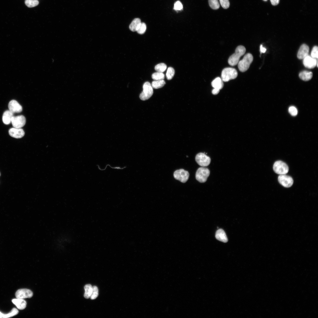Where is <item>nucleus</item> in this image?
<instances>
[{"label":"nucleus","instance_id":"obj_1","mask_svg":"<svg viewBox=\"0 0 318 318\" xmlns=\"http://www.w3.org/2000/svg\"><path fill=\"white\" fill-rule=\"evenodd\" d=\"M246 49L244 47L239 45L236 48L235 53L229 58L228 62L231 66L237 65L239 61L240 57L245 53Z\"/></svg>","mask_w":318,"mask_h":318},{"label":"nucleus","instance_id":"obj_2","mask_svg":"<svg viewBox=\"0 0 318 318\" xmlns=\"http://www.w3.org/2000/svg\"><path fill=\"white\" fill-rule=\"evenodd\" d=\"M253 60V57L252 54L250 53L246 54L243 59L239 61L238 63V67L239 71L242 72L247 71Z\"/></svg>","mask_w":318,"mask_h":318},{"label":"nucleus","instance_id":"obj_3","mask_svg":"<svg viewBox=\"0 0 318 318\" xmlns=\"http://www.w3.org/2000/svg\"><path fill=\"white\" fill-rule=\"evenodd\" d=\"M237 75V72L235 68L226 67L222 71L221 79L223 81L227 82L231 80L235 79Z\"/></svg>","mask_w":318,"mask_h":318},{"label":"nucleus","instance_id":"obj_4","mask_svg":"<svg viewBox=\"0 0 318 318\" xmlns=\"http://www.w3.org/2000/svg\"><path fill=\"white\" fill-rule=\"evenodd\" d=\"M143 91L140 95V99L145 100L150 98L153 94V90L151 85L148 82H145L143 86Z\"/></svg>","mask_w":318,"mask_h":318},{"label":"nucleus","instance_id":"obj_5","mask_svg":"<svg viewBox=\"0 0 318 318\" xmlns=\"http://www.w3.org/2000/svg\"><path fill=\"white\" fill-rule=\"evenodd\" d=\"M210 173V170L208 168L203 167H200L196 172V179L200 183H204L207 180Z\"/></svg>","mask_w":318,"mask_h":318},{"label":"nucleus","instance_id":"obj_6","mask_svg":"<svg viewBox=\"0 0 318 318\" xmlns=\"http://www.w3.org/2000/svg\"><path fill=\"white\" fill-rule=\"evenodd\" d=\"M273 168L275 173L279 175L286 174L289 170L287 165L280 160L277 161L274 163Z\"/></svg>","mask_w":318,"mask_h":318},{"label":"nucleus","instance_id":"obj_7","mask_svg":"<svg viewBox=\"0 0 318 318\" xmlns=\"http://www.w3.org/2000/svg\"><path fill=\"white\" fill-rule=\"evenodd\" d=\"M195 160L199 165L203 167L208 166L211 161L210 158L202 153H199L196 155Z\"/></svg>","mask_w":318,"mask_h":318},{"label":"nucleus","instance_id":"obj_8","mask_svg":"<svg viewBox=\"0 0 318 318\" xmlns=\"http://www.w3.org/2000/svg\"><path fill=\"white\" fill-rule=\"evenodd\" d=\"M173 176L176 179L185 183L188 180L189 174L188 171L181 169L176 170L174 173Z\"/></svg>","mask_w":318,"mask_h":318},{"label":"nucleus","instance_id":"obj_9","mask_svg":"<svg viewBox=\"0 0 318 318\" xmlns=\"http://www.w3.org/2000/svg\"><path fill=\"white\" fill-rule=\"evenodd\" d=\"M11 122L14 127L21 128L25 125L26 120L24 116L22 115L13 116Z\"/></svg>","mask_w":318,"mask_h":318},{"label":"nucleus","instance_id":"obj_10","mask_svg":"<svg viewBox=\"0 0 318 318\" xmlns=\"http://www.w3.org/2000/svg\"><path fill=\"white\" fill-rule=\"evenodd\" d=\"M278 180L281 184L286 188L291 187L293 183L292 178L285 174L280 175L278 177Z\"/></svg>","mask_w":318,"mask_h":318},{"label":"nucleus","instance_id":"obj_11","mask_svg":"<svg viewBox=\"0 0 318 318\" xmlns=\"http://www.w3.org/2000/svg\"><path fill=\"white\" fill-rule=\"evenodd\" d=\"M303 64L306 68L312 69L318 66L317 59L313 58L309 55L303 59Z\"/></svg>","mask_w":318,"mask_h":318},{"label":"nucleus","instance_id":"obj_12","mask_svg":"<svg viewBox=\"0 0 318 318\" xmlns=\"http://www.w3.org/2000/svg\"><path fill=\"white\" fill-rule=\"evenodd\" d=\"M15 295L17 298L24 299L31 298L33 295L32 292L30 290L26 289H18L16 292Z\"/></svg>","mask_w":318,"mask_h":318},{"label":"nucleus","instance_id":"obj_13","mask_svg":"<svg viewBox=\"0 0 318 318\" xmlns=\"http://www.w3.org/2000/svg\"><path fill=\"white\" fill-rule=\"evenodd\" d=\"M8 108L9 110L13 113L20 112L22 110L21 105L15 100H12L9 102Z\"/></svg>","mask_w":318,"mask_h":318},{"label":"nucleus","instance_id":"obj_14","mask_svg":"<svg viewBox=\"0 0 318 318\" xmlns=\"http://www.w3.org/2000/svg\"><path fill=\"white\" fill-rule=\"evenodd\" d=\"M9 133L10 136L16 138H21L24 136L25 134L23 129L14 127L10 128L9 130Z\"/></svg>","mask_w":318,"mask_h":318},{"label":"nucleus","instance_id":"obj_15","mask_svg":"<svg viewBox=\"0 0 318 318\" xmlns=\"http://www.w3.org/2000/svg\"><path fill=\"white\" fill-rule=\"evenodd\" d=\"M309 47L305 44H302L298 52L297 57L299 59H303L308 55Z\"/></svg>","mask_w":318,"mask_h":318},{"label":"nucleus","instance_id":"obj_16","mask_svg":"<svg viewBox=\"0 0 318 318\" xmlns=\"http://www.w3.org/2000/svg\"><path fill=\"white\" fill-rule=\"evenodd\" d=\"M12 302L20 310L24 309L26 307V302L24 299H14L12 300Z\"/></svg>","mask_w":318,"mask_h":318},{"label":"nucleus","instance_id":"obj_17","mask_svg":"<svg viewBox=\"0 0 318 318\" xmlns=\"http://www.w3.org/2000/svg\"><path fill=\"white\" fill-rule=\"evenodd\" d=\"M215 237L216 239L224 243H226L228 241L225 231L222 229H219L216 231Z\"/></svg>","mask_w":318,"mask_h":318},{"label":"nucleus","instance_id":"obj_18","mask_svg":"<svg viewBox=\"0 0 318 318\" xmlns=\"http://www.w3.org/2000/svg\"><path fill=\"white\" fill-rule=\"evenodd\" d=\"M14 113L9 110L5 111L3 115L2 121L3 123L6 125L9 124L11 122L12 117L14 116Z\"/></svg>","mask_w":318,"mask_h":318},{"label":"nucleus","instance_id":"obj_19","mask_svg":"<svg viewBox=\"0 0 318 318\" xmlns=\"http://www.w3.org/2000/svg\"><path fill=\"white\" fill-rule=\"evenodd\" d=\"M313 74L311 72L304 71L301 72L299 74V78L304 81H308L312 78Z\"/></svg>","mask_w":318,"mask_h":318},{"label":"nucleus","instance_id":"obj_20","mask_svg":"<svg viewBox=\"0 0 318 318\" xmlns=\"http://www.w3.org/2000/svg\"><path fill=\"white\" fill-rule=\"evenodd\" d=\"M141 22L140 19L138 18L135 19L129 25V29L132 32L136 31L140 25Z\"/></svg>","mask_w":318,"mask_h":318},{"label":"nucleus","instance_id":"obj_21","mask_svg":"<svg viewBox=\"0 0 318 318\" xmlns=\"http://www.w3.org/2000/svg\"><path fill=\"white\" fill-rule=\"evenodd\" d=\"M211 85L214 88L220 90L223 87V81L220 77H217L212 81Z\"/></svg>","mask_w":318,"mask_h":318},{"label":"nucleus","instance_id":"obj_22","mask_svg":"<svg viewBox=\"0 0 318 318\" xmlns=\"http://www.w3.org/2000/svg\"><path fill=\"white\" fill-rule=\"evenodd\" d=\"M18 312V309L15 308H13L11 311L7 314H4L0 312V318H7L12 317L17 315Z\"/></svg>","mask_w":318,"mask_h":318},{"label":"nucleus","instance_id":"obj_23","mask_svg":"<svg viewBox=\"0 0 318 318\" xmlns=\"http://www.w3.org/2000/svg\"><path fill=\"white\" fill-rule=\"evenodd\" d=\"M165 84L163 80H154L152 82L151 85L154 89H157L163 87Z\"/></svg>","mask_w":318,"mask_h":318},{"label":"nucleus","instance_id":"obj_24","mask_svg":"<svg viewBox=\"0 0 318 318\" xmlns=\"http://www.w3.org/2000/svg\"><path fill=\"white\" fill-rule=\"evenodd\" d=\"M84 289L85 292L84 297L86 299H89L90 298L92 294V286L90 284H87L85 286Z\"/></svg>","mask_w":318,"mask_h":318},{"label":"nucleus","instance_id":"obj_25","mask_svg":"<svg viewBox=\"0 0 318 318\" xmlns=\"http://www.w3.org/2000/svg\"><path fill=\"white\" fill-rule=\"evenodd\" d=\"M167 68V65L164 63H160L156 65L155 67V70L157 72H164Z\"/></svg>","mask_w":318,"mask_h":318},{"label":"nucleus","instance_id":"obj_26","mask_svg":"<svg viewBox=\"0 0 318 318\" xmlns=\"http://www.w3.org/2000/svg\"><path fill=\"white\" fill-rule=\"evenodd\" d=\"M152 77L155 80H163L165 78V75L163 73L157 72L152 74Z\"/></svg>","mask_w":318,"mask_h":318},{"label":"nucleus","instance_id":"obj_27","mask_svg":"<svg viewBox=\"0 0 318 318\" xmlns=\"http://www.w3.org/2000/svg\"><path fill=\"white\" fill-rule=\"evenodd\" d=\"M175 73V70L173 67H169L167 69L166 74L167 79L168 80L172 79L174 76Z\"/></svg>","mask_w":318,"mask_h":318},{"label":"nucleus","instance_id":"obj_28","mask_svg":"<svg viewBox=\"0 0 318 318\" xmlns=\"http://www.w3.org/2000/svg\"><path fill=\"white\" fill-rule=\"evenodd\" d=\"M25 3L27 7L31 8L38 5L39 2L37 0H25Z\"/></svg>","mask_w":318,"mask_h":318},{"label":"nucleus","instance_id":"obj_29","mask_svg":"<svg viewBox=\"0 0 318 318\" xmlns=\"http://www.w3.org/2000/svg\"><path fill=\"white\" fill-rule=\"evenodd\" d=\"M209 6L213 9H218L220 7V5L218 0H208Z\"/></svg>","mask_w":318,"mask_h":318},{"label":"nucleus","instance_id":"obj_30","mask_svg":"<svg viewBox=\"0 0 318 318\" xmlns=\"http://www.w3.org/2000/svg\"><path fill=\"white\" fill-rule=\"evenodd\" d=\"M98 295V289L96 286H92V289L90 298L91 299H95Z\"/></svg>","mask_w":318,"mask_h":318},{"label":"nucleus","instance_id":"obj_31","mask_svg":"<svg viewBox=\"0 0 318 318\" xmlns=\"http://www.w3.org/2000/svg\"><path fill=\"white\" fill-rule=\"evenodd\" d=\"M146 29V26L145 23L141 22L138 30L136 31L140 34L145 33Z\"/></svg>","mask_w":318,"mask_h":318},{"label":"nucleus","instance_id":"obj_32","mask_svg":"<svg viewBox=\"0 0 318 318\" xmlns=\"http://www.w3.org/2000/svg\"><path fill=\"white\" fill-rule=\"evenodd\" d=\"M311 56L314 58L317 59L318 58V49L317 46H314L311 51Z\"/></svg>","mask_w":318,"mask_h":318},{"label":"nucleus","instance_id":"obj_33","mask_svg":"<svg viewBox=\"0 0 318 318\" xmlns=\"http://www.w3.org/2000/svg\"><path fill=\"white\" fill-rule=\"evenodd\" d=\"M288 111L290 114L292 116H295L297 114V110L294 106L290 107L289 108Z\"/></svg>","mask_w":318,"mask_h":318},{"label":"nucleus","instance_id":"obj_34","mask_svg":"<svg viewBox=\"0 0 318 318\" xmlns=\"http://www.w3.org/2000/svg\"><path fill=\"white\" fill-rule=\"evenodd\" d=\"M220 4L222 7L224 9L229 8L230 3L228 0H219Z\"/></svg>","mask_w":318,"mask_h":318},{"label":"nucleus","instance_id":"obj_35","mask_svg":"<svg viewBox=\"0 0 318 318\" xmlns=\"http://www.w3.org/2000/svg\"><path fill=\"white\" fill-rule=\"evenodd\" d=\"M183 8L181 3L179 1H176L174 4L173 9L176 11L181 10Z\"/></svg>","mask_w":318,"mask_h":318},{"label":"nucleus","instance_id":"obj_36","mask_svg":"<svg viewBox=\"0 0 318 318\" xmlns=\"http://www.w3.org/2000/svg\"><path fill=\"white\" fill-rule=\"evenodd\" d=\"M271 4L274 6L277 5L279 3V0H270Z\"/></svg>","mask_w":318,"mask_h":318},{"label":"nucleus","instance_id":"obj_37","mask_svg":"<svg viewBox=\"0 0 318 318\" xmlns=\"http://www.w3.org/2000/svg\"><path fill=\"white\" fill-rule=\"evenodd\" d=\"M219 90L214 88L212 91V93L213 95L217 94L219 92Z\"/></svg>","mask_w":318,"mask_h":318},{"label":"nucleus","instance_id":"obj_38","mask_svg":"<svg viewBox=\"0 0 318 318\" xmlns=\"http://www.w3.org/2000/svg\"><path fill=\"white\" fill-rule=\"evenodd\" d=\"M260 51L261 53H264L266 52V49L261 44L260 46Z\"/></svg>","mask_w":318,"mask_h":318},{"label":"nucleus","instance_id":"obj_39","mask_svg":"<svg viewBox=\"0 0 318 318\" xmlns=\"http://www.w3.org/2000/svg\"><path fill=\"white\" fill-rule=\"evenodd\" d=\"M263 0L264 1H267V0Z\"/></svg>","mask_w":318,"mask_h":318},{"label":"nucleus","instance_id":"obj_40","mask_svg":"<svg viewBox=\"0 0 318 318\" xmlns=\"http://www.w3.org/2000/svg\"></svg>","mask_w":318,"mask_h":318}]
</instances>
